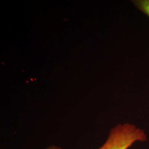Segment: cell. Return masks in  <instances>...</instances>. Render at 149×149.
<instances>
[{"mask_svg": "<svg viewBox=\"0 0 149 149\" xmlns=\"http://www.w3.org/2000/svg\"><path fill=\"white\" fill-rule=\"evenodd\" d=\"M147 140L148 136L144 130L125 123L112 128L106 141L97 149H129L136 143Z\"/></svg>", "mask_w": 149, "mask_h": 149, "instance_id": "1", "label": "cell"}, {"mask_svg": "<svg viewBox=\"0 0 149 149\" xmlns=\"http://www.w3.org/2000/svg\"><path fill=\"white\" fill-rule=\"evenodd\" d=\"M135 7L149 18V0H134Z\"/></svg>", "mask_w": 149, "mask_h": 149, "instance_id": "2", "label": "cell"}, {"mask_svg": "<svg viewBox=\"0 0 149 149\" xmlns=\"http://www.w3.org/2000/svg\"><path fill=\"white\" fill-rule=\"evenodd\" d=\"M46 149H61V148H60L58 146H56V145H52L51 146H49V147H48Z\"/></svg>", "mask_w": 149, "mask_h": 149, "instance_id": "3", "label": "cell"}]
</instances>
